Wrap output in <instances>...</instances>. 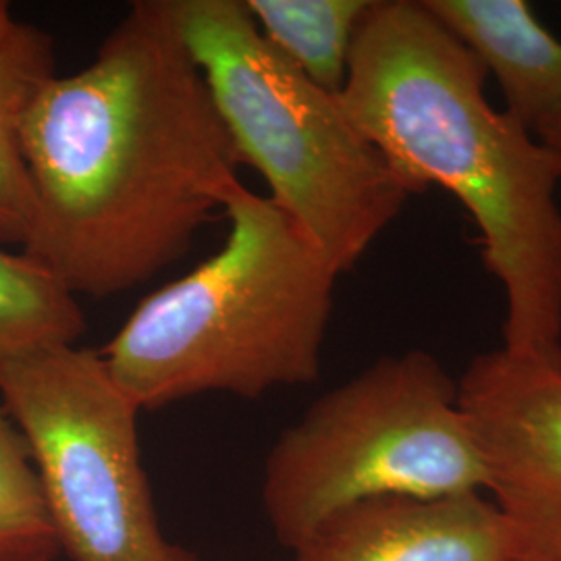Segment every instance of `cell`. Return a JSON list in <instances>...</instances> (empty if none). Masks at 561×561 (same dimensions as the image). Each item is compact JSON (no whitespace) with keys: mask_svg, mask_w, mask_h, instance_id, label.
Here are the masks:
<instances>
[{"mask_svg":"<svg viewBox=\"0 0 561 561\" xmlns=\"http://www.w3.org/2000/svg\"><path fill=\"white\" fill-rule=\"evenodd\" d=\"M21 148L36 202L21 252L73 296H117L180 261L240 183L167 0L134 2L88 67L42 85Z\"/></svg>","mask_w":561,"mask_h":561,"instance_id":"1","label":"cell"},{"mask_svg":"<svg viewBox=\"0 0 561 561\" xmlns=\"http://www.w3.org/2000/svg\"><path fill=\"white\" fill-rule=\"evenodd\" d=\"M484 81L422 0H373L337 99L412 194L439 185L472 217L505 294L503 350L561 370V157Z\"/></svg>","mask_w":561,"mask_h":561,"instance_id":"2","label":"cell"},{"mask_svg":"<svg viewBox=\"0 0 561 561\" xmlns=\"http://www.w3.org/2000/svg\"><path fill=\"white\" fill-rule=\"evenodd\" d=\"M221 250L140 301L101 356L141 410L202 393L259 400L319 379L337 271L268 196L238 183Z\"/></svg>","mask_w":561,"mask_h":561,"instance_id":"3","label":"cell"},{"mask_svg":"<svg viewBox=\"0 0 561 561\" xmlns=\"http://www.w3.org/2000/svg\"><path fill=\"white\" fill-rule=\"evenodd\" d=\"M190 57L268 198L343 275L398 219L410 187L337 94L308 80L264 41L243 0H167Z\"/></svg>","mask_w":561,"mask_h":561,"instance_id":"4","label":"cell"},{"mask_svg":"<svg viewBox=\"0 0 561 561\" xmlns=\"http://www.w3.org/2000/svg\"><path fill=\"white\" fill-rule=\"evenodd\" d=\"M486 468L442 362L385 356L312 401L264 463L262 505L294 551L322 522L375 497L482 493Z\"/></svg>","mask_w":561,"mask_h":561,"instance_id":"5","label":"cell"},{"mask_svg":"<svg viewBox=\"0 0 561 561\" xmlns=\"http://www.w3.org/2000/svg\"><path fill=\"white\" fill-rule=\"evenodd\" d=\"M0 403L32 451L73 561H202L162 533L141 463L140 408L101 354L53 345L0 368Z\"/></svg>","mask_w":561,"mask_h":561,"instance_id":"6","label":"cell"},{"mask_svg":"<svg viewBox=\"0 0 561 561\" xmlns=\"http://www.w3.org/2000/svg\"><path fill=\"white\" fill-rule=\"evenodd\" d=\"M458 401L486 468V491L514 522L561 516V370L505 352L474 356Z\"/></svg>","mask_w":561,"mask_h":561,"instance_id":"7","label":"cell"},{"mask_svg":"<svg viewBox=\"0 0 561 561\" xmlns=\"http://www.w3.org/2000/svg\"><path fill=\"white\" fill-rule=\"evenodd\" d=\"M294 561H520L516 524L482 493L354 503L296 547Z\"/></svg>","mask_w":561,"mask_h":561,"instance_id":"8","label":"cell"},{"mask_svg":"<svg viewBox=\"0 0 561 561\" xmlns=\"http://www.w3.org/2000/svg\"><path fill=\"white\" fill-rule=\"evenodd\" d=\"M502 88L505 113L535 134L561 108V41L524 0H422Z\"/></svg>","mask_w":561,"mask_h":561,"instance_id":"9","label":"cell"},{"mask_svg":"<svg viewBox=\"0 0 561 561\" xmlns=\"http://www.w3.org/2000/svg\"><path fill=\"white\" fill-rule=\"evenodd\" d=\"M57 73L55 42L18 21L0 46V245L23 250L34 222V190L21 148V125L42 85Z\"/></svg>","mask_w":561,"mask_h":561,"instance_id":"10","label":"cell"},{"mask_svg":"<svg viewBox=\"0 0 561 561\" xmlns=\"http://www.w3.org/2000/svg\"><path fill=\"white\" fill-rule=\"evenodd\" d=\"M264 41L308 80L340 94L373 0H243Z\"/></svg>","mask_w":561,"mask_h":561,"instance_id":"11","label":"cell"},{"mask_svg":"<svg viewBox=\"0 0 561 561\" xmlns=\"http://www.w3.org/2000/svg\"><path fill=\"white\" fill-rule=\"evenodd\" d=\"M83 331L78 298L38 262L0 245V368L44 347L71 345Z\"/></svg>","mask_w":561,"mask_h":561,"instance_id":"12","label":"cell"},{"mask_svg":"<svg viewBox=\"0 0 561 561\" xmlns=\"http://www.w3.org/2000/svg\"><path fill=\"white\" fill-rule=\"evenodd\" d=\"M60 553L32 451L0 403V561H57Z\"/></svg>","mask_w":561,"mask_h":561,"instance_id":"13","label":"cell"},{"mask_svg":"<svg viewBox=\"0 0 561 561\" xmlns=\"http://www.w3.org/2000/svg\"><path fill=\"white\" fill-rule=\"evenodd\" d=\"M514 522V520H512ZM526 556L545 561H561V516L547 520L514 522Z\"/></svg>","mask_w":561,"mask_h":561,"instance_id":"14","label":"cell"},{"mask_svg":"<svg viewBox=\"0 0 561 561\" xmlns=\"http://www.w3.org/2000/svg\"><path fill=\"white\" fill-rule=\"evenodd\" d=\"M535 136L542 141L547 148H551L553 152H558L561 157V108H558L551 117L542 121L537 127Z\"/></svg>","mask_w":561,"mask_h":561,"instance_id":"15","label":"cell"},{"mask_svg":"<svg viewBox=\"0 0 561 561\" xmlns=\"http://www.w3.org/2000/svg\"><path fill=\"white\" fill-rule=\"evenodd\" d=\"M15 25H18V21L13 20V13H11L9 4L4 0H0V46L9 41Z\"/></svg>","mask_w":561,"mask_h":561,"instance_id":"16","label":"cell"},{"mask_svg":"<svg viewBox=\"0 0 561 561\" xmlns=\"http://www.w3.org/2000/svg\"><path fill=\"white\" fill-rule=\"evenodd\" d=\"M520 561H545V560H537V558H530V556H524Z\"/></svg>","mask_w":561,"mask_h":561,"instance_id":"17","label":"cell"}]
</instances>
